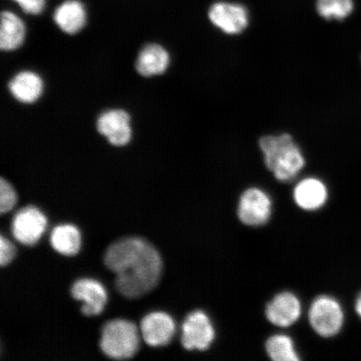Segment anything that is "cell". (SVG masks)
<instances>
[{
  "instance_id": "6da1fadb",
  "label": "cell",
  "mask_w": 361,
  "mask_h": 361,
  "mask_svg": "<svg viewBox=\"0 0 361 361\" xmlns=\"http://www.w3.org/2000/svg\"><path fill=\"white\" fill-rule=\"evenodd\" d=\"M104 263L116 274L117 290L128 299L147 295L159 283L162 261L152 243L142 238L128 237L113 243Z\"/></svg>"
},
{
  "instance_id": "7a4b0ae2",
  "label": "cell",
  "mask_w": 361,
  "mask_h": 361,
  "mask_svg": "<svg viewBox=\"0 0 361 361\" xmlns=\"http://www.w3.org/2000/svg\"><path fill=\"white\" fill-rule=\"evenodd\" d=\"M259 147L266 166L281 182H291L304 169L303 153L290 134L264 135Z\"/></svg>"
},
{
  "instance_id": "3957f363",
  "label": "cell",
  "mask_w": 361,
  "mask_h": 361,
  "mask_svg": "<svg viewBox=\"0 0 361 361\" xmlns=\"http://www.w3.org/2000/svg\"><path fill=\"white\" fill-rule=\"evenodd\" d=\"M100 345L103 353L111 359L133 358L140 348L138 329L128 320H111L102 328Z\"/></svg>"
},
{
  "instance_id": "277c9868",
  "label": "cell",
  "mask_w": 361,
  "mask_h": 361,
  "mask_svg": "<svg viewBox=\"0 0 361 361\" xmlns=\"http://www.w3.org/2000/svg\"><path fill=\"white\" fill-rule=\"evenodd\" d=\"M309 320L311 328L318 336L331 338L341 331L344 323V312L335 298L320 295L310 305Z\"/></svg>"
},
{
  "instance_id": "5b68a950",
  "label": "cell",
  "mask_w": 361,
  "mask_h": 361,
  "mask_svg": "<svg viewBox=\"0 0 361 361\" xmlns=\"http://www.w3.org/2000/svg\"><path fill=\"white\" fill-rule=\"evenodd\" d=\"M182 345L187 350L204 351L210 348L216 332L209 316L202 310L188 314L183 324Z\"/></svg>"
},
{
  "instance_id": "8992f818",
  "label": "cell",
  "mask_w": 361,
  "mask_h": 361,
  "mask_svg": "<svg viewBox=\"0 0 361 361\" xmlns=\"http://www.w3.org/2000/svg\"><path fill=\"white\" fill-rule=\"evenodd\" d=\"M272 214V201L267 192L258 188L243 192L238 206L240 222L250 227H259L269 222Z\"/></svg>"
},
{
  "instance_id": "52a82bcc",
  "label": "cell",
  "mask_w": 361,
  "mask_h": 361,
  "mask_svg": "<svg viewBox=\"0 0 361 361\" xmlns=\"http://www.w3.org/2000/svg\"><path fill=\"white\" fill-rule=\"evenodd\" d=\"M47 226V216L42 212L37 207L28 206L13 216L12 233L22 245L32 246L42 238Z\"/></svg>"
},
{
  "instance_id": "ba28073f",
  "label": "cell",
  "mask_w": 361,
  "mask_h": 361,
  "mask_svg": "<svg viewBox=\"0 0 361 361\" xmlns=\"http://www.w3.org/2000/svg\"><path fill=\"white\" fill-rule=\"evenodd\" d=\"M209 18L216 28L232 35L241 34L250 22L247 8L236 3H214L209 8Z\"/></svg>"
},
{
  "instance_id": "9c48e42d",
  "label": "cell",
  "mask_w": 361,
  "mask_h": 361,
  "mask_svg": "<svg viewBox=\"0 0 361 361\" xmlns=\"http://www.w3.org/2000/svg\"><path fill=\"white\" fill-rule=\"evenodd\" d=\"M302 305L299 298L291 292L278 293L266 306L265 316L275 326L288 328L300 319Z\"/></svg>"
},
{
  "instance_id": "30bf717a",
  "label": "cell",
  "mask_w": 361,
  "mask_h": 361,
  "mask_svg": "<svg viewBox=\"0 0 361 361\" xmlns=\"http://www.w3.org/2000/svg\"><path fill=\"white\" fill-rule=\"evenodd\" d=\"M130 117L123 110L115 109L102 113L97 120L99 133L106 137L111 145L123 147L132 139Z\"/></svg>"
},
{
  "instance_id": "8fae6325",
  "label": "cell",
  "mask_w": 361,
  "mask_h": 361,
  "mask_svg": "<svg viewBox=\"0 0 361 361\" xmlns=\"http://www.w3.org/2000/svg\"><path fill=\"white\" fill-rule=\"evenodd\" d=\"M141 331L144 341L152 347L166 346L176 332L174 319L164 312H153L142 320Z\"/></svg>"
},
{
  "instance_id": "7c38bea8",
  "label": "cell",
  "mask_w": 361,
  "mask_h": 361,
  "mask_svg": "<svg viewBox=\"0 0 361 361\" xmlns=\"http://www.w3.org/2000/svg\"><path fill=\"white\" fill-rule=\"evenodd\" d=\"M74 299L83 301L81 312L87 316H96L102 313L107 302V293L100 282L92 279H81L71 287Z\"/></svg>"
},
{
  "instance_id": "4fadbf2b",
  "label": "cell",
  "mask_w": 361,
  "mask_h": 361,
  "mask_svg": "<svg viewBox=\"0 0 361 361\" xmlns=\"http://www.w3.org/2000/svg\"><path fill=\"white\" fill-rule=\"evenodd\" d=\"M328 190L322 180L307 178L301 180L293 190V200L298 207L305 211H316L326 204Z\"/></svg>"
},
{
  "instance_id": "5bb4252c",
  "label": "cell",
  "mask_w": 361,
  "mask_h": 361,
  "mask_svg": "<svg viewBox=\"0 0 361 361\" xmlns=\"http://www.w3.org/2000/svg\"><path fill=\"white\" fill-rule=\"evenodd\" d=\"M170 56L166 49L159 44H151L139 53L135 69L144 78L164 74L169 66Z\"/></svg>"
},
{
  "instance_id": "9a60e30c",
  "label": "cell",
  "mask_w": 361,
  "mask_h": 361,
  "mask_svg": "<svg viewBox=\"0 0 361 361\" xmlns=\"http://www.w3.org/2000/svg\"><path fill=\"white\" fill-rule=\"evenodd\" d=\"M54 20L63 32L75 35L84 28L87 11L78 0H68L56 8Z\"/></svg>"
},
{
  "instance_id": "2e32d148",
  "label": "cell",
  "mask_w": 361,
  "mask_h": 361,
  "mask_svg": "<svg viewBox=\"0 0 361 361\" xmlns=\"http://www.w3.org/2000/svg\"><path fill=\"white\" fill-rule=\"evenodd\" d=\"M8 89L17 101L32 104L42 97L44 84L42 78L32 71H22L13 78Z\"/></svg>"
},
{
  "instance_id": "e0dca14e",
  "label": "cell",
  "mask_w": 361,
  "mask_h": 361,
  "mask_svg": "<svg viewBox=\"0 0 361 361\" xmlns=\"http://www.w3.org/2000/svg\"><path fill=\"white\" fill-rule=\"evenodd\" d=\"M25 25L16 13L4 11L0 27V48L4 51H13L20 48L25 38Z\"/></svg>"
},
{
  "instance_id": "ac0fdd59",
  "label": "cell",
  "mask_w": 361,
  "mask_h": 361,
  "mask_svg": "<svg viewBox=\"0 0 361 361\" xmlns=\"http://www.w3.org/2000/svg\"><path fill=\"white\" fill-rule=\"evenodd\" d=\"M51 243L59 254L66 256L78 255L81 246L80 231L74 225H59L52 230Z\"/></svg>"
},
{
  "instance_id": "d6986e66",
  "label": "cell",
  "mask_w": 361,
  "mask_h": 361,
  "mask_svg": "<svg viewBox=\"0 0 361 361\" xmlns=\"http://www.w3.org/2000/svg\"><path fill=\"white\" fill-rule=\"evenodd\" d=\"M265 350L269 358L274 361L300 360L292 338L286 335H275L269 337L266 341Z\"/></svg>"
},
{
  "instance_id": "ffe728a7",
  "label": "cell",
  "mask_w": 361,
  "mask_h": 361,
  "mask_svg": "<svg viewBox=\"0 0 361 361\" xmlns=\"http://www.w3.org/2000/svg\"><path fill=\"white\" fill-rule=\"evenodd\" d=\"M353 0H317L316 11L327 20H343L353 11Z\"/></svg>"
},
{
  "instance_id": "44dd1931",
  "label": "cell",
  "mask_w": 361,
  "mask_h": 361,
  "mask_svg": "<svg viewBox=\"0 0 361 361\" xmlns=\"http://www.w3.org/2000/svg\"><path fill=\"white\" fill-rule=\"evenodd\" d=\"M17 202V194L12 185L6 179L0 180V213L4 214L13 209Z\"/></svg>"
},
{
  "instance_id": "7402d4cb",
  "label": "cell",
  "mask_w": 361,
  "mask_h": 361,
  "mask_svg": "<svg viewBox=\"0 0 361 361\" xmlns=\"http://www.w3.org/2000/svg\"><path fill=\"white\" fill-rule=\"evenodd\" d=\"M15 256V246L3 235L0 237V264L2 267L11 263Z\"/></svg>"
},
{
  "instance_id": "603a6c76",
  "label": "cell",
  "mask_w": 361,
  "mask_h": 361,
  "mask_svg": "<svg viewBox=\"0 0 361 361\" xmlns=\"http://www.w3.org/2000/svg\"><path fill=\"white\" fill-rule=\"evenodd\" d=\"M19 4L22 10L30 15H39L44 11L45 0H13Z\"/></svg>"
},
{
  "instance_id": "cb8c5ba5",
  "label": "cell",
  "mask_w": 361,
  "mask_h": 361,
  "mask_svg": "<svg viewBox=\"0 0 361 361\" xmlns=\"http://www.w3.org/2000/svg\"><path fill=\"white\" fill-rule=\"evenodd\" d=\"M355 310L356 312H357V314H359L360 317L361 318V293L355 302Z\"/></svg>"
}]
</instances>
